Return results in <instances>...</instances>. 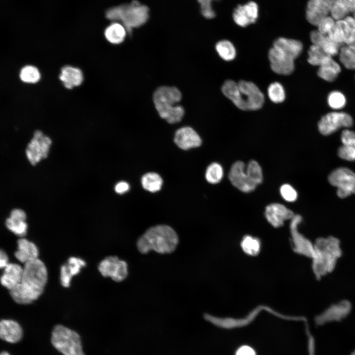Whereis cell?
I'll use <instances>...</instances> for the list:
<instances>
[{
	"label": "cell",
	"instance_id": "6da1fadb",
	"mask_svg": "<svg viewBox=\"0 0 355 355\" xmlns=\"http://www.w3.org/2000/svg\"><path fill=\"white\" fill-rule=\"evenodd\" d=\"M47 280V272L43 262L37 258L24 264L20 283L9 290L17 303L29 304L43 292Z\"/></svg>",
	"mask_w": 355,
	"mask_h": 355
},
{
	"label": "cell",
	"instance_id": "7a4b0ae2",
	"mask_svg": "<svg viewBox=\"0 0 355 355\" xmlns=\"http://www.w3.org/2000/svg\"><path fill=\"white\" fill-rule=\"evenodd\" d=\"M302 43L297 39L280 37L275 40L268 52L270 67L275 73L289 75L294 70V60L303 50Z\"/></svg>",
	"mask_w": 355,
	"mask_h": 355
},
{
	"label": "cell",
	"instance_id": "3957f363",
	"mask_svg": "<svg viewBox=\"0 0 355 355\" xmlns=\"http://www.w3.org/2000/svg\"><path fill=\"white\" fill-rule=\"evenodd\" d=\"M223 95L230 100L240 109L255 110L262 107L264 96L259 88L253 82L232 80L224 82L221 87Z\"/></svg>",
	"mask_w": 355,
	"mask_h": 355
},
{
	"label": "cell",
	"instance_id": "277c9868",
	"mask_svg": "<svg viewBox=\"0 0 355 355\" xmlns=\"http://www.w3.org/2000/svg\"><path fill=\"white\" fill-rule=\"evenodd\" d=\"M179 242L176 232L167 225H157L148 228L137 242L138 250L146 254L154 250L161 254L174 252Z\"/></svg>",
	"mask_w": 355,
	"mask_h": 355
},
{
	"label": "cell",
	"instance_id": "5b68a950",
	"mask_svg": "<svg viewBox=\"0 0 355 355\" xmlns=\"http://www.w3.org/2000/svg\"><path fill=\"white\" fill-rule=\"evenodd\" d=\"M312 259V269L315 275L323 277L335 268L341 256L339 241L332 236L320 238L316 241Z\"/></svg>",
	"mask_w": 355,
	"mask_h": 355
},
{
	"label": "cell",
	"instance_id": "8992f818",
	"mask_svg": "<svg viewBox=\"0 0 355 355\" xmlns=\"http://www.w3.org/2000/svg\"><path fill=\"white\" fill-rule=\"evenodd\" d=\"M153 99L155 108L162 118L171 124L181 120L184 110L178 105L181 99V93L177 87L161 86L154 92Z\"/></svg>",
	"mask_w": 355,
	"mask_h": 355
},
{
	"label": "cell",
	"instance_id": "52a82bcc",
	"mask_svg": "<svg viewBox=\"0 0 355 355\" xmlns=\"http://www.w3.org/2000/svg\"><path fill=\"white\" fill-rule=\"evenodd\" d=\"M106 16L109 20L121 22L127 32L130 33L133 28L140 27L147 21L149 9L139 1L134 0L129 4L108 9L106 12Z\"/></svg>",
	"mask_w": 355,
	"mask_h": 355
},
{
	"label": "cell",
	"instance_id": "ba28073f",
	"mask_svg": "<svg viewBox=\"0 0 355 355\" xmlns=\"http://www.w3.org/2000/svg\"><path fill=\"white\" fill-rule=\"evenodd\" d=\"M52 345L63 355H85L79 335L62 325H57L52 332Z\"/></svg>",
	"mask_w": 355,
	"mask_h": 355
},
{
	"label": "cell",
	"instance_id": "9c48e42d",
	"mask_svg": "<svg viewBox=\"0 0 355 355\" xmlns=\"http://www.w3.org/2000/svg\"><path fill=\"white\" fill-rule=\"evenodd\" d=\"M328 180L331 185L337 187V194L341 198L355 193V174L348 168L335 169L328 176Z\"/></svg>",
	"mask_w": 355,
	"mask_h": 355
},
{
	"label": "cell",
	"instance_id": "30bf717a",
	"mask_svg": "<svg viewBox=\"0 0 355 355\" xmlns=\"http://www.w3.org/2000/svg\"><path fill=\"white\" fill-rule=\"evenodd\" d=\"M353 124V120L348 113L335 111L323 115L318 122L319 132L323 135H330L341 128H349Z\"/></svg>",
	"mask_w": 355,
	"mask_h": 355
},
{
	"label": "cell",
	"instance_id": "8fae6325",
	"mask_svg": "<svg viewBox=\"0 0 355 355\" xmlns=\"http://www.w3.org/2000/svg\"><path fill=\"white\" fill-rule=\"evenodd\" d=\"M98 270L103 276L116 282L124 281L128 275L127 262L116 256L106 257L99 263Z\"/></svg>",
	"mask_w": 355,
	"mask_h": 355
},
{
	"label": "cell",
	"instance_id": "7c38bea8",
	"mask_svg": "<svg viewBox=\"0 0 355 355\" xmlns=\"http://www.w3.org/2000/svg\"><path fill=\"white\" fill-rule=\"evenodd\" d=\"M259 16V6L253 0H249L240 4L233 9L232 17L234 22L238 26L245 28L255 23Z\"/></svg>",
	"mask_w": 355,
	"mask_h": 355
},
{
	"label": "cell",
	"instance_id": "4fadbf2b",
	"mask_svg": "<svg viewBox=\"0 0 355 355\" xmlns=\"http://www.w3.org/2000/svg\"><path fill=\"white\" fill-rule=\"evenodd\" d=\"M51 143L49 138L44 136L40 131H36L26 150V155L30 163L35 165L41 159L45 158Z\"/></svg>",
	"mask_w": 355,
	"mask_h": 355
},
{
	"label": "cell",
	"instance_id": "5bb4252c",
	"mask_svg": "<svg viewBox=\"0 0 355 355\" xmlns=\"http://www.w3.org/2000/svg\"><path fill=\"white\" fill-rule=\"evenodd\" d=\"M228 177L231 183L243 192H251L257 186L251 179L245 164L242 161H237L232 165Z\"/></svg>",
	"mask_w": 355,
	"mask_h": 355
},
{
	"label": "cell",
	"instance_id": "9a60e30c",
	"mask_svg": "<svg viewBox=\"0 0 355 355\" xmlns=\"http://www.w3.org/2000/svg\"><path fill=\"white\" fill-rule=\"evenodd\" d=\"M301 220L302 217L298 214L295 215L291 219L290 229L293 244L297 252L312 258L314 252V244L297 230V225Z\"/></svg>",
	"mask_w": 355,
	"mask_h": 355
},
{
	"label": "cell",
	"instance_id": "2e32d148",
	"mask_svg": "<svg viewBox=\"0 0 355 355\" xmlns=\"http://www.w3.org/2000/svg\"><path fill=\"white\" fill-rule=\"evenodd\" d=\"M265 215L273 226H282L285 220L291 219L295 214L292 211L279 203H273L266 207Z\"/></svg>",
	"mask_w": 355,
	"mask_h": 355
},
{
	"label": "cell",
	"instance_id": "e0dca14e",
	"mask_svg": "<svg viewBox=\"0 0 355 355\" xmlns=\"http://www.w3.org/2000/svg\"><path fill=\"white\" fill-rule=\"evenodd\" d=\"M174 142L180 148L183 150L197 147L202 143L199 135L190 127H183L177 130L175 133Z\"/></svg>",
	"mask_w": 355,
	"mask_h": 355
},
{
	"label": "cell",
	"instance_id": "ac0fdd59",
	"mask_svg": "<svg viewBox=\"0 0 355 355\" xmlns=\"http://www.w3.org/2000/svg\"><path fill=\"white\" fill-rule=\"evenodd\" d=\"M330 7L321 0H308L305 10L306 20L317 26L323 18L329 15Z\"/></svg>",
	"mask_w": 355,
	"mask_h": 355
},
{
	"label": "cell",
	"instance_id": "d6986e66",
	"mask_svg": "<svg viewBox=\"0 0 355 355\" xmlns=\"http://www.w3.org/2000/svg\"><path fill=\"white\" fill-rule=\"evenodd\" d=\"M313 44L320 47L328 55L334 57L338 55L341 45L330 39L327 36L317 30L312 31L310 35Z\"/></svg>",
	"mask_w": 355,
	"mask_h": 355
},
{
	"label": "cell",
	"instance_id": "ffe728a7",
	"mask_svg": "<svg viewBox=\"0 0 355 355\" xmlns=\"http://www.w3.org/2000/svg\"><path fill=\"white\" fill-rule=\"evenodd\" d=\"M23 335L21 327L16 321L10 320H1L0 323V336L6 342L14 343L19 341Z\"/></svg>",
	"mask_w": 355,
	"mask_h": 355
},
{
	"label": "cell",
	"instance_id": "44dd1931",
	"mask_svg": "<svg viewBox=\"0 0 355 355\" xmlns=\"http://www.w3.org/2000/svg\"><path fill=\"white\" fill-rule=\"evenodd\" d=\"M23 272V268L15 263H8L4 268L0 278L1 284L9 290L20 283Z\"/></svg>",
	"mask_w": 355,
	"mask_h": 355
},
{
	"label": "cell",
	"instance_id": "7402d4cb",
	"mask_svg": "<svg viewBox=\"0 0 355 355\" xmlns=\"http://www.w3.org/2000/svg\"><path fill=\"white\" fill-rule=\"evenodd\" d=\"M59 79L66 88L71 89L82 84L83 75L82 71L78 68L66 66L61 70Z\"/></svg>",
	"mask_w": 355,
	"mask_h": 355
},
{
	"label": "cell",
	"instance_id": "603a6c76",
	"mask_svg": "<svg viewBox=\"0 0 355 355\" xmlns=\"http://www.w3.org/2000/svg\"><path fill=\"white\" fill-rule=\"evenodd\" d=\"M17 250L15 256L21 263H26L38 258V251L36 245L25 238L17 241Z\"/></svg>",
	"mask_w": 355,
	"mask_h": 355
},
{
	"label": "cell",
	"instance_id": "cb8c5ba5",
	"mask_svg": "<svg viewBox=\"0 0 355 355\" xmlns=\"http://www.w3.org/2000/svg\"><path fill=\"white\" fill-rule=\"evenodd\" d=\"M85 265V262L83 260L74 257H70L67 264L63 265L61 268L60 279L63 286L68 287L71 278L78 273Z\"/></svg>",
	"mask_w": 355,
	"mask_h": 355
},
{
	"label": "cell",
	"instance_id": "d4e9b609",
	"mask_svg": "<svg viewBox=\"0 0 355 355\" xmlns=\"http://www.w3.org/2000/svg\"><path fill=\"white\" fill-rule=\"evenodd\" d=\"M341 71L339 64L333 59V57H331L319 67L317 74L321 79L332 82L337 78Z\"/></svg>",
	"mask_w": 355,
	"mask_h": 355
},
{
	"label": "cell",
	"instance_id": "484cf974",
	"mask_svg": "<svg viewBox=\"0 0 355 355\" xmlns=\"http://www.w3.org/2000/svg\"><path fill=\"white\" fill-rule=\"evenodd\" d=\"M127 33V30L123 24L113 22L106 28L104 35L109 42L118 44L124 40Z\"/></svg>",
	"mask_w": 355,
	"mask_h": 355
},
{
	"label": "cell",
	"instance_id": "4316f807",
	"mask_svg": "<svg viewBox=\"0 0 355 355\" xmlns=\"http://www.w3.org/2000/svg\"><path fill=\"white\" fill-rule=\"evenodd\" d=\"M352 12L347 0H334L330 9V16L336 21L344 19Z\"/></svg>",
	"mask_w": 355,
	"mask_h": 355
},
{
	"label": "cell",
	"instance_id": "83f0119b",
	"mask_svg": "<svg viewBox=\"0 0 355 355\" xmlns=\"http://www.w3.org/2000/svg\"><path fill=\"white\" fill-rule=\"evenodd\" d=\"M141 182L145 190L151 192H156L161 189L163 180L158 174L150 172L142 177Z\"/></svg>",
	"mask_w": 355,
	"mask_h": 355
},
{
	"label": "cell",
	"instance_id": "f1b7e54d",
	"mask_svg": "<svg viewBox=\"0 0 355 355\" xmlns=\"http://www.w3.org/2000/svg\"><path fill=\"white\" fill-rule=\"evenodd\" d=\"M215 47L219 56L225 61H232L236 57V50L235 46L228 40L223 39L218 41Z\"/></svg>",
	"mask_w": 355,
	"mask_h": 355
},
{
	"label": "cell",
	"instance_id": "f546056e",
	"mask_svg": "<svg viewBox=\"0 0 355 355\" xmlns=\"http://www.w3.org/2000/svg\"><path fill=\"white\" fill-rule=\"evenodd\" d=\"M308 62L313 66H320L330 57L319 46L312 44L308 50Z\"/></svg>",
	"mask_w": 355,
	"mask_h": 355
},
{
	"label": "cell",
	"instance_id": "4dcf8cb0",
	"mask_svg": "<svg viewBox=\"0 0 355 355\" xmlns=\"http://www.w3.org/2000/svg\"><path fill=\"white\" fill-rule=\"evenodd\" d=\"M338 55L340 62L345 68L355 70V51L348 45L341 46Z\"/></svg>",
	"mask_w": 355,
	"mask_h": 355
},
{
	"label": "cell",
	"instance_id": "1f68e13d",
	"mask_svg": "<svg viewBox=\"0 0 355 355\" xmlns=\"http://www.w3.org/2000/svg\"><path fill=\"white\" fill-rule=\"evenodd\" d=\"M20 79L26 83H37L40 79V73L38 69L32 65H26L20 70Z\"/></svg>",
	"mask_w": 355,
	"mask_h": 355
},
{
	"label": "cell",
	"instance_id": "d6a6232c",
	"mask_svg": "<svg viewBox=\"0 0 355 355\" xmlns=\"http://www.w3.org/2000/svg\"><path fill=\"white\" fill-rule=\"evenodd\" d=\"M243 251L251 256L257 255L260 250V242L256 238L246 236L244 237L241 243Z\"/></svg>",
	"mask_w": 355,
	"mask_h": 355
},
{
	"label": "cell",
	"instance_id": "836d02e7",
	"mask_svg": "<svg viewBox=\"0 0 355 355\" xmlns=\"http://www.w3.org/2000/svg\"><path fill=\"white\" fill-rule=\"evenodd\" d=\"M223 176L222 166L217 163L211 164L207 168L205 177L208 182L212 184H216L220 182Z\"/></svg>",
	"mask_w": 355,
	"mask_h": 355
},
{
	"label": "cell",
	"instance_id": "e575fe53",
	"mask_svg": "<svg viewBox=\"0 0 355 355\" xmlns=\"http://www.w3.org/2000/svg\"><path fill=\"white\" fill-rule=\"evenodd\" d=\"M268 95L270 100L274 103H280L284 101L285 93L283 85L278 82L272 83L268 87Z\"/></svg>",
	"mask_w": 355,
	"mask_h": 355
},
{
	"label": "cell",
	"instance_id": "d590c367",
	"mask_svg": "<svg viewBox=\"0 0 355 355\" xmlns=\"http://www.w3.org/2000/svg\"><path fill=\"white\" fill-rule=\"evenodd\" d=\"M345 95L340 91H333L327 96V103L329 107L336 110L342 109L346 104Z\"/></svg>",
	"mask_w": 355,
	"mask_h": 355
},
{
	"label": "cell",
	"instance_id": "8d00e7d4",
	"mask_svg": "<svg viewBox=\"0 0 355 355\" xmlns=\"http://www.w3.org/2000/svg\"><path fill=\"white\" fill-rule=\"evenodd\" d=\"M246 169L251 179L256 185L262 182L263 180L262 169L256 161H250L248 163Z\"/></svg>",
	"mask_w": 355,
	"mask_h": 355
},
{
	"label": "cell",
	"instance_id": "74e56055",
	"mask_svg": "<svg viewBox=\"0 0 355 355\" xmlns=\"http://www.w3.org/2000/svg\"><path fill=\"white\" fill-rule=\"evenodd\" d=\"M6 227L15 235L23 237L27 232V225L25 221L13 220L10 217L5 220Z\"/></svg>",
	"mask_w": 355,
	"mask_h": 355
},
{
	"label": "cell",
	"instance_id": "f35d334b",
	"mask_svg": "<svg viewBox=\"0 0 355 355\" xmlns=\"http://www.w3.org/2000/svg\"><path fill=\"white\" fill-rule=\"evenodd\" d=\"M219 0H198L200 5L202 15L206 19H211L216 16L213 9V2Z\"/></svg>",
	"mask_w": 355,
	"mask_h": 355
},
{
	"label": "cell",
	"instance_id": "ab89813d",
	"mask_svg": "<svg viewBox=\"0 0 355 355\" xmlns=\"http://www.w3.org/2000/svg\"><path fill=\"white\" fill-rule=\"evenodd\" d=\"M336 21L328 15L323 18L317 26V30L321 34L327 36L333 30Z\"/></svg>",
	"mask_w": 355,
	"mask_h": 355
},
{
	"label": "cell",
	"instance_id": "60d3db41",
	"mask_svg": "<svg viewBox=\"0 0 355 355\" xmlns=\"http://www.w3.org/2000/svg\"><path fill=\"white\" fill-rule=\"evenodd\" d=\"M338 155L342 159L348 161L355 160V146L342 145L338 150Z\"/></svg>",
	"mask_w": 355,
	"mask_h": 355
},
{
	"label": "cell",
	"instance_id": "b9f144b4",
	"mask_svg": "<svg viewBox=\"0 0 355 355\" xmlns=\"http://www.w3.org/2000/svg\"><path fill=\"white\" fill-rule=\"evenodd\" d=\"M280 193L282 197L286 201L294 202L297 199V193L289 184L283 185L280 188Z\"/></svg>",
	"mask_w": 355,
	"mask_h": 355
},
{
	"label": "cell",
	"instance_id": "7bdbcfd3",
	"mask_svg": "<svg viewBox=\"0 0 355 355\" xmlns=\"http://www.w3.org/2000/svg\"><path fill=\"white\" fill-rule=\"evenodd\" d=\"M341 140L343 145L355 146V132L348 129L343 130L341 133Z\"/></svg>",
	"mask_w": 355,
	"mask_h": 355
},
{
	"label": "cell",
	"instance_id": "ee69618b",
	"mask_svg": "<svg viewBox=\"0 0 355 355\" xmlns=\"http://www.w3.org/2000/svg\"><path fill=\"white\" fill-rule=\"evenodd\" d=\"M235 355H256V352L252 347L243 345L237 349Z\"/></svg>",
	"mask_w": 355,
	"mask_h": 355
},
{
	"label": "cell",
	"instance_id": "f6af8a7d",
	"mask_svg": "<svg viewBox=\"0 0 355 355\" xmlns=\"http://www.w3.org/2000/svg\"><path fill=\"white\" fill-rule=\"evenodd\" d=\"M9 217L13 220L25 221L26 214L20 209H13L11 212Z\"/></svg>",
	"mask_w": 355,
	"mask_h": 355
},
{
	"label": "cell",
	"instance_id": "bcb514c9",
	"mask_svg": "<svg viewBox=\"0 0 355 355\" xmlns=\"http://www.w3.org/2000/svg\"><path fill=\"white\" fill-rule=\"evenodd\" d=\"M130 188L129 184L125 181H121L118 182L115 186V191L118 194H124L127 192Z\"/></svg>",
	"mask_w": 355,
	"mask_h": 355
},
{
	"label": "cell",
	"instance_id": "7dc6e473",
	"mask_svg": "<svg viewBox=\"0 0 355 355\" xmlns=\"http://www.w3.org/2000/svg\"><path fill=\"white\" fill-rule=\"evenodd\" d=\"M8 256L5 252L2 250L0 252V267L1 268H5L8 264Z\"/></svg>",
	"mask_w": 355,
	"mask_h": 355
},
{
	"label": "cell",
	"instance_id": "c3c4849f",
	"mask_svg": "<svg viewBox=\"0 0 355 355\" xmlns=\"http://www.w3.org/2000/svg\"><path fill=\"white\" fill-rule=\"evenodd\" d=\"M347 1L351 6L352 12H354L355 10V0H347Z\"/></svg>",
	"mask_w": 355,
	"mask_h": 355
},
{
	"label": "cell",
	"instance_id": "681fc988",
	"mask_svg": "<svg viewBox=\"0 0 355 355\" xmlns=\"http://www.w3.org/2000/svg\"><path fill=\"white\" fill-rule=\"evenodd\" d=\"M325 2L327 4H328L330 7L332 5L334 0H321ZM331 8V7H330Z\"/></svg>",
	"mask_w": 355,
	"mask_h": 355
},
{
	"label": "cell",
	"instance_id": "f907efd6",
	"mask_svg": "<svg viewBox=\"0 0 355 355\" xmlns=\"http://www.w3.org/2000/svg\"><path fill=\"white\" fill-rule=\"evenodd\" d=\"M353 50L355 51V41L352 43L348 45Z\"/></svg>",
	"mask_w": 355,
	"mask_h": 355
},
{
	"label": "cell",
	"instance_id": "816d5d0a",
	"mask_svg": "<svg viewBox=\"0 0 355 355\" xmlns=\"http://www.w3.org/2000/svg\"><path fill=\"white\" fill-rule=\"evenodd\" d=\"M0 355H10L8 353L6 352H2Z\"/></svg>",
	"mask_w": 355,
	"mask_h": 355
},
{
	"label": "cell",
	"instance_id": "f5cc1de1",
	"mask_svg": "<svg viewBox=\"0 0 355 355\" xmlns=\"http://www.w3.org/2000/svg\"><path fill=\"white\" fill-rule=\"evenodd\" d=\"M352 355H355V351L354 353H353V354H352Z\"/></svg>",
	"mask_w": 355,
	"mask_h": 355
},
{
	"label": "cell",
	"instance_id": "db71d44e",
	"mask_svg": "<svg viewBox=\"0 0 355 355\" xmlns=\"http://www.w3.org/2000/svg\"><path fill=\"white\" fill-rule=\"evenodd\" d=\"M355 11H354V12H355Z\"/></svg>",
	"mask_w": 355,
	"mask_h": 355
}]
</instances>
